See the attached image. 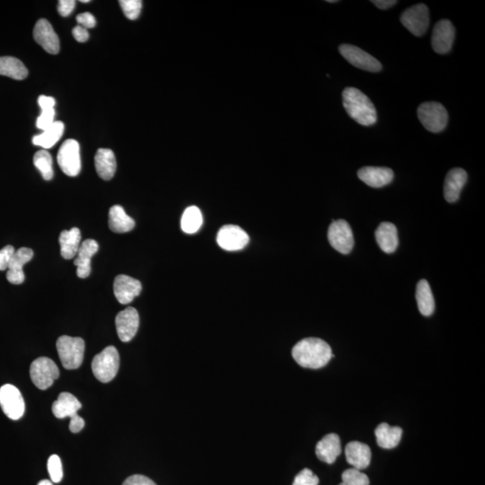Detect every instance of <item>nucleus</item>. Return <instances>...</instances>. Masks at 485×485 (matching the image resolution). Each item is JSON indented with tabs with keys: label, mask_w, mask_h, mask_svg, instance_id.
<instances>
[{
	"label": "nucleus",
	"mask_w": 485,
	"mask_h": 485,
	"mask_svg": "<svg viewBox=\"0 0 485 485\" xmlns=\"http://www.w3.org/2000/svg\"><path fill=\"white\" fill-rule=\"evenodd\" d=\"M217 242L226 251H239L249 243V236L245 230L236 225H226L219 229Z\"/></svg>",
	"instance_id": "nucleus-12"
},
{
	"label": "nucleus",
	"mask_w": 485,
	"mask_h": 485,
	"mask_svg": "<svg viewBox=\"0 0 485 485\" xmlns=\"http://www.w3.org/2000/svg\"><path fill=\"white\" fill-rule=\"evenodd\" d=\"M81 2L82 3H88L90 2L89 0H81Z\"/></svg>",
	"instance_id": "nucleus-48"
},
{
	"label": "nucleus",
	"mask_w": 485,
	"mask_h": 485,
	"mask_svg": "<svg viewBox=\"0 0 485 485\" xmlns=\"http://www.w3.org/2000/svg\"><path fill=\"white\" fill-rule=\"evenodd\" d=\"M376 242L386 254L395 252L398 246V229L390 222H382L376 230Z\"/></svg>",
	"instance_id": "nucleus-23"
},
{
	"label": "nucleus",
	"mask_w": 485,
	"mask_h": 485,
	"mask_svg": "<svg viewBox=\"0 0 485 485\" xmlns=\"http://www.w3.org/2000/svg\"><path fill=\"white\" fill-rule=\"evenodd\" d=\"M339 52L349 63L357 69L369 71V72H378L382 70L381 63L376 58L371 55L359 47L352 44H342L339 47Z\"/></svg>",
	"instance_id": "nucleus-11"
},
{
	"label": "nucleus",
	"mask_w": 485,
	"mask_h": 485,
	"mask_svg": "<svg viewBox=\"0 0 485 485\" xmlns=\"http://www.w3.org/2000/svg\"><path fill=\"white\" fill-rule=\"evenodd\" d=\"M416 300L420 314L424 317H430L435 310V300H434L432 289L426 280H420L416 287Z\"/></svg>",
	"instance_id": "nucleus-29"
},
{
	"label": "nucleus",
	"mask_w": 485,
	"mask_h": 485,
	"mask_svg": "<svg viewBox=\"0 0 485 485\" xmlns=\"http://www.w3.org/2000/svg\"><path fill=\"white\" fill-rule=\"evenodd\" d=\"M75 8H76V1L74 0H60L58 5V11L63 18H67L73 12Z\"/></svg>",
	"instance_id": "nucleus-41"
},
{
	"label": "nucleus",
	"mask_w": 485,
	"mask_h": 485,
	"mask_svg": "<svg viewBox=\"0 0 485 485\" xmlns=\"http://www.w3.org/2000/svg\"><path fill=\"white\" fill-rule=\"evenodd\" d=\"M63 132L62 121H55L47 130L43 131L42 134L35 136L33 138V143L45 149L53 148L62 137Z\"/></svg>",
	"instance_id": "nucleus-31"
},
{
	"label": "nucleus",
	"mask_w": 485,
	"mask_h": 485,
	"mask_svg": "<svg viewBox=\"0 0 485 485\" xmlns=\"http://www.w3.org/2000/svg\"><path fill=\"white\" fill-rule=\"evenodd\" d=\"M115 325L120 340L124 342L131 341L140 327L138 311L134 307H129L126 310L119 312L115 318Z\"/></svg>",
	"instance_id": "nucleus-13"
},
{
	"label": "nucleus",
	"mask_w": 485,
	"mask_h": 485,
	"mask_svg": "<svg viewBox=\"0 0 485 485\" xmlns=\"http://www.w3.org/2000/svg\"><path fill=\"white\" fill-rule=\"evenodd\" d=\"M454 27L449 20L442 19L434 26L432 36V48L437 53L447 54L452 48Z\"/></svg>",
	"instance_id": "nucleus-14"
},
{
	"label": "nucleus",
	"mask_w": 485,
	"mask_h": 485,
	"mask_svg": "<svg viewBox=\"0 0 485 485\" xmlns=\"http://www.w3.org/2000/svg\"><path fill=\"white\" fill-rule=\"evenodd\" d=\"M0 406L9 419L22 418L26 411L25 400L21 392L13 385H4L0 388Z\"/></svg>",
	"instance_id": "nucleus-10"
},
{
	"label": "nucleus",
	"mask_w": 485,
	"mask_h": 485,
	"mask_svg": "<svg viewBox=\"0 0 485 485\" xmlns=\"http://www.w3.org/2000/svg\"><path fill=\"white\" fill-rule=\"evenodd\" d=\"M33 164L37 169L42 173L43 178L46 181H50L53 178V158L48 151L42 149L36 152L33 157Z\"/></svg>",
	"instance_id": "nucleus-34"
},
{
	"label": "nucleus",
	"mask_w": 485,
	"mask_h": 485,
	"mask_svg": "<svg viewBox=\"0 0 485 485\" xmlns=\"http://www.w3.org/2000/svg\"><path fill=\"white\" fill-rule=\"evenodd\" d=\"M38 104L42 114H40L38 119H37L36 126L40 130L45 131L50 125L54 124V117H55V107L56 101L52 97L40 96L38 98Z\"/></svg>",
	"instance_id": "nucleus-32"
},
{
	"label": "nucleus",
	"mask_w": 485,
	"mask_h": 485,
	"mask_svg": "<svg viewBox=\"0 0 485 485\" xmlns=\"http://www.w3.org/2000/svg\"><path fill=\"white\" fill-rule=\"evenodd\" d=\"M94 165L98 175L105 181H109L113 178L116 172V158L111 149H98L94 157Z\"/></svg>",
	"instance_id": "nucleus-25"
},
{
	"label": "nucleus",
	"mask_w": 485,
	"mask_h": 485,
	"mask_svg": "<svg viewBox=\"0 0 485 485\" xmlns=\"http://www.w3.org/2000/svg\"><path fill=\"white\" fill-rule=\"evenodd\" d=\"M74 38L80 43H86L88 39H89V33H88L87 29L81 26H77L74 27L73 31Z\"/></svg>",
	"instance_id": "nucleus-43"
},
{
	"label": "nucleus",
	"mask_w": 485,
	"mask_h": 485,
	"mask_svg": "<svg viewBox=\"0 0 485 485\" xmlns=\"http://www.w3.org/2000/svg\"><path fill=\"white\" fill-rule=\"evenodd\" d=\"M60 254L64 259H73L81 245V232L77 227L63 230L60 235Z\"/></svg>",
	"instance_id": "nucleus-27"
},
{
	"label": "nucleus",
	"mask_w": 485,
	"mask_h": 485,
	"mask_svg": "<svg viewBox=\"0 0 485 485\" xmlns=\"http://www.w3.org/2000/svg\"><path fill=\"white\" fill-rule=\"evenodd\" d=\"M142 285L140 280L127 276H118L114 283L115 298L121 304L127 305L141 294Z\"/></svg>",
	"instance_id": "nucleus-16"
},
{
	"label": "nucleus",
	"mask_w": 485,
	"mask_h": 485,
	"mask_svg": "<svg viewBox=\"0 0 485 485\" xmlns=\"http://www.w3.org/2000/svg\"><path fill=\"white\" fill-rule=\"evenodd\" d=\"M15 251L12 246H6L0 250V271L8 270L10 259Z\"/></svg>",
	"instance_id": "nucleus-39"
},
{
	"label": "nucleus",
	"mask_w": 485,
	"mask_h": 485,
	"mask_svg": "<svg viewBox=\"0 0 485 485\" xmlns=\"http://www.w3.org/2000/svg\"><path fill=\"white\" fill-rule=\"evenodd\" d=\"M400 20L413 36H422L427 32L430 25L429 9L424 4L413 6L402 13Z\"/></svg>",
	"instance_id": "nucleus-8"
},
{
	"label": "nucleus",
	"mask_w": 485,
	"mask_h": 485,
	"mask_svg": "<svg viewBox=\"0 0 485 485\" xmlns=\"http://www.w3.org/2000/svg\"><path fill=\"white\" fill-rule=\"evenodd\" d=\"M359 178L366 185L373 188H381L390 184L393 179L392 169L378 168V166H365L358 171Z\"/></svg>",
	"instance_id": "nucleus-19"
},
{
	"label": "nucleus",
	"mask_w": 485,
	"mask_h": 485,
	"mask_svg": "<svg viewBox=\"0 0 485 485\" xmlns=\"http://www.w3.org/2000/svg\"><path fill=\"white\" fill-rule=\"evenodd\" d=\"M417 114H418L420 123L426 130L433 133H439L445 130L447 121H449V114L442 104L437 103V102H427L420 105Z\"/></svg>",
	"instance_id": "nucleus-5"
},
{
	"label": "nucleus",
	"mask_w": 485,
	"mask_h": 485,
	"mask_svg": "<svg viewBox=\"0 0 485 485\" xmlns=\"http://www.w3.org/2000/svg\"><path fill=\"white\" fill-rule=\"evenodd\" d=\"M47 467H48L50 480H52L53 483H60L63 478L62 464L60 457L57 456V454L50 456Z\"/></svg>",
	"instance_id": "nucleus-36"
},
{
	"label": "nucleus",
	"mask_w": 485,
	"mask_h": 485,
	"mask_svg": "<svg viewBox=\"0 0 485 485\" xmlns=\"http://www.w3.org/2000/svg\"><path fill=\"white\" fill-rule=\"evenodd\" d=\"M33 257L32 249L27 247L15 251L9 263L6 279L10 283L19 285L25 281L26 276L23 271V267L26 263L30 262Z\"/></svg>",
	"instance_id": "nucleus-17"
},
{
	"label": "nucleus",
	"mask_w": 485,
	"mask_h": 485,
	"mask_svg": "<svg viewBox=\"0 0 485 485\" xmlns=\"http://www.w3.org/2000/svg\"><path fill=\"white\" fill-rule=\"evenodd\" d=\"M328 240L330 245L342 254H350L354 246L352 227L344 219H332L328 229Z\"/></svg>",
	"instance_id": "nucleus-6"
},
{
	"label": "nucleus",
	"mask_w": 485,
	"mask_h": 485,
	"mask_svg": "<svg viewBox=\"0 0 485 485\" xmlns=\"http://www.w3.org/2000/svg\"><path fill=\"white\" fill-rule=\"evenodd\" d=\"M467 181V173L463 168H453L447 173L444 184V197L447 202L454 203L459 200Z\"/></svg>",
	"instance_id": "nucleus-20"
},
{
	"label": "nucleus",
	"mask_w": 485,
	"mask_h": 485,
	"mask_svg": "<svg viewBox=\"0 0 485 485\" xmlns=\"http://www.w3.org/2000/svg\"><path fill=\"white\" fill-rule=\"evenodd\" d=\"M342 102L347 114L362 126H371L376 121V111L369 98L355 87L345 88Z\"/></svg>",
	"instance_id": "nucleus-2"
},
{
	"label": "nucleus",
	"mask_w": 485,
	"mask_h": 485,
	"mask_svg": "<svg viewBox=\"0 0 485 485\" xmlns=\"http://www.w3.org/2000/svg\"><path fill=\"white\" fill-rule=\"evenodd\" d=\"M58 354L63 367L69 371L79 369L82 364L85 352V342L80 337H70L62 335L56 344Z\"/></svg>",
	"instance_id": "nucleus-3"
},
{
	"label": "nucleus",
	"mask_w": 485,
	"mask_h": 485,
	"mask_svg": "<svg viewBox=\"0 0 485 485\" xmlns=\"http://www.w3.org/2000/svg\"><path fill=\"white\" fill-rule=\"evenodd\" d=\"M327 2H329V3H337L338 1H337V0H328Z\"/></svg>",
	"instance_id": "nucleus-47"
},
{
	"label": "nucleus",
	"mask_w": 485,
	"mask_h": 485,
	"mask_svg": "<svg viewBox=\"0 0 485 485\" xmlns=\"http://www.w3.org/2000/svg\"><path fill=\"white\" fill-rule=\"evenodd\" d=\"M108 224L111 231L118 234L130 232L135 227L134 219L128 216L120 205H114L110 209Z\"/></svg>",
	"instance_id": "nucleus-28"
},
{
	"label": "nucleus",
	"mask_w": 485,
	"mask_h": 485,
	"mask_svg": "<svg viewBox=\"0 0 485 485\" xmlns=\"http://www.w3.org/2000/svg\"><path fill=\"white\" fill-rule=\"evenodd\" d=\"M202 225L201 210L196 206H191L185 210L181 220L182 230L186 234H195Z\"/></svg>",
	"instance_id": "nucleus-33"
},
{
	"label": "nucleus",
	"mask_w": 485,
	"mask_h": 485,
	"mask_svg": "<svg viewBox=\"0 0 485 485\" xmlns=\"http://www.w3.org/2000/svg\"><path fill=\"white\" fill-rule=\"evenodd\" d=\"M85 427V420L79 415H74L70 418V430L71 432L79 433Z\"/></svg>",
	"instance_id": "nucleus-44"
},
{
	"label": "nucleus",
	"mask_w": 485,
	"mask_h": 485,
	"mask_svg": "<svg viewBox=\"0 0 485 485\" xmlns=\"http://www.w3.org/2000/svg\"><path fill=\"white\" fill-rule=\"evenodd\" d=\"M37 485H53V484L52 481L42 480V481H39L38 484H37Z\"/></svg>",
	"instance_id": "nucleus-46"
},
{
	"label": "nucleus",
	"mask_w": 485,
	"mask_h": 485,
	"mask_svg": "<svg viewBox=\"0 0 485 485\" xmlns=\"http://www.w3.org/2000/svg\"><path fill=\"white\" fill-rule=\"evenodd\" d=\"M120 368V355L114 346H108L99 354L94 356L92 371L102 383H108L116 376Z\"/></svg>",
	"instance_id": "nucleus-4"
},
{
	"label": "nucleus",
	"mask_w": 485,
	"mask_h": 485,
	"mask_svg": "<svg viewBox=\"0 0 485 485\" xmlns=\"http://www.w3.org/2000/svg\"><path fill=\"white\" fill-rule=\"evenodd\" d=\"M341 453L340 437L335 433L325 436L315 447V454H317L318 459L327 464L334 463Z\"/></svg>",
	"instance_id": "nucleus-21"
},
{
	"label": "nucleus",
	"mask_w": 485,
	"mask_h": 485,
	"mask_svg": "<svg viewBox=\"0 0 485 485\" xmlns=\"http://www.w3.org/2000/svg\"><path fill=\"white\" fill-rule=\"evenodd\" d=\"M57 160L64 174L71 178L79 175L81 171L79 142L75 140L64 141L58 153Z\"/></svg>",
	"instance_id": "nucleus-9"
},
{
	"label": "nucleus",
	"mask_w": 485,
	"mask_h": 485,
	"mask_svg": "<svg viewBox=\"0 0 485 485\" xmlns=\"http://www.w3.org/2000/svg\"><path fill=\"white\" fill-rule=\"evenodd\" d=\"M320 479L308 468H305L295 477L293 485H318Z\"/></svg>",
	"instance_id": "nucleus-38"
},
{
	"label": "nucleus",
	"mask_w": 485,
	"mask_h": 485,
	"mask_svg": "<svg viewBox=\"0 0 485 485\" xmlns=\"http://www.w3.org/2000/svg\"><path fill=\"white\" fill-rule=\"evenodd\" d=\"M77 21L80 23V26L85 27L86 29L94 28L97 26V20L94 16L91 13H80L77 16Z\"/></svg>",
	"instance_id": "nucleus-40"
},
{
	"label": "nucleus",
	"mask_w": 485,
	"mask_h": 485,
	"mask_svg": "<svg viewBox=\"0 0 485 485\" xmlns=\"http://www.w3.org/2000/svg\"><path fill=\"white\" fill-rule=\"evenodd\" d=\"M119 3L129 19L136 20L140 16L142 9V2L140 0H121Z\"/></svg>",
	"instance_id": "nucleus-37"
},
{
	"label": "nucleus",
	"mask_w": 485,
	"mask_h": 485,
	"mask_svg": "<svg viewBox=\"0 0 485 485\" xmlns=\"http://www.w3.org/2000/svg\"><path fill=\"white\" fill-rule=\"evenodd\" d=\"M82 405L79 399L72 393L63 392L60 393L59 398L53 403V413L58 419H64L67 417H73L77 415V411L81 409Z\"/></svg>",
	"instance_id": "nucleus-24"
},
{
	"label": "nucleus",
	"mask_w": 485,
	"mask_h": 485,
	"mask_svg": "<svg viewBox=\"0 0 485 485\" xmlns=\"http://www.w3.org/2000/svg\"><path fill=\"white\" fill-rule=\"evenodd\" d=\"M123 485H157L153 481L149 479L148 477L145 476H141V474H134L128 477L126 480L124 481Z\"/></svg>",
	"instance_id": "nucleus-42"
},
{
	"label": "nucleus",
	"mask_w": 485,
	"mask_h": 485,
	"mask_svg": "<svg viewBox=\"0 0 485 485\" xmlns=\"http://www.w3.org/2000/svg\"><path fill=\"white\" fill-rule=\"evenodd\" d=\"M293 357L301 367L317 369L325 367L334 355L330 345L320 338H306L293 349Z\"/></svg>",
	"instance_id": "nucleus-1"
},
{
	"label": "nucleus",
	"mask_w": 485,
	"mask_h": 485,
	"mask_svg": "<svg viewBox=\"0 0 485 485\" xmlns=\"http://www.w3.org/2000/svg\"><path fill=\"white\" fill-rule=\"evenodd\" d=\"M342 479V483L339 485H369V477L355 468L344 471Z\"/></svg>",
	"instance_id": "nucleus-35"
},
{
	"label": "nucleus",
	"mask_w": 485,
	"mask_h": 485,
	"mask_svg": "<svg viewBox=\"0 0 485 485\" xmlns=\"http://www.w3.org/2000/svg\"><path fill=\"white\" fill-rule=\"evenodd\" d=\"M33 37H35L36 42L40 44L47 53H59L60 49L59 37L54 32L48 20L40 19L36 23L33 29Z\"/></svg>",
	"instance_id": "nucleus-15"
},
{
	"label": "nucleus",
	"mask_w": 485,
	"mask_h": 485,
	"mask_svg": "<svg viewBox=\"0 0 485 485\" xmlns=\"http://www.w3.org/2000/svg\"><path fill=\"white\" fill-rule=\"evenodd\" d=\"M345 456L347 462L355 469H366L371 461V447L364 443L352 442L346 446Z\"/></svg>",
	"instance_id": "nucleus-22"
},
{
	"label": "nucleus",
	"mask_w": 485,
	"mask_h": 485,
	"mask_svg": "<svg viewBox=\"0 0 485 485\" xmlns=\"http://www.w3.org/2000/svg\"><path fill=\"white\" fill-rule=\"evenodd\" d=\"M99 246L96 240L87 239L81 243L77 251L74 266H77V276L80 279H86L91 273V259L97 253Z\"/></svg>",
	"instance_id": "nucleus-18"
},
{
	"label": "nucleus",
	"mask_w": 485,
	"mask_h": 485,
	"mask_svg": "<svg viewBox=\"0 0 485 485\" xmlns=\"http://www.w3.org/2000/svg\"><path fill=\"white\" fill-rule=\"evenodd\" d=\"M30 376L33 384L40 390L49 388L60 376V371L53 359L40 357L33 361Z\"/></svg>",
	"instance_id": "nucleus-7"
},
{
	"label": "nucleus",
	"mask_w": 485,
	"mask_h": 485,
	"mask_svg": "<svg viewBox=\"0 0 485 485\" xmlns=\"http://www.w3.org/2000/svg\"><path fill=\"white\" fill-rule=\"evenodd\" d=\"M376 442L382 449H391L401 442L403 430L400 427H391L388 423L379 424L375 430Z\"/></svg>",
	"instance_id": "nucleus-26"
},
{
	"label": "nucleus",
	"mask_w": 485,
	"mask_h": 485,
	"mask_svg": "<svg viewBox=\"0 0 485 485\" xmlns=\"http://www.w3.org/2000/svg\"><path fill=\"white\" fill-rule=\"evenodd\" d=\"M0 75L16 80H23L28 76V70L21 60L13 57H0Z\"/></svg>",
	"instance_id": "nucleus-30"
},
{
	"label": "nucleus",
	"mask_w": 485,
	"mask_h": 485,
	"mask_svg": "<svg viewBox=\"0 0 485 485\" xmlns=\"http://www.w3.org/2000/svg\"><path fill=\"white\" fill-rule=\"evenodd\" d=\"M371 3H373L376 8L382 10L388 9L396 4H398V1H396V0H373Z\"/></svg>",
	"instance_id": "nucleus-45"
}]
</instances>
